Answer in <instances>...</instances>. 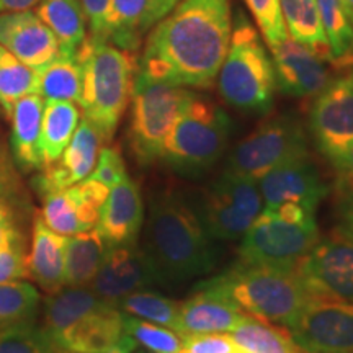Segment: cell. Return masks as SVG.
I'll list each match as a JSON object with an SVG mask.
<instances>
[{
	"label": "cell",
	"mask_w": 353,
	"mask_h": 353,
	"mask_svg": "<svg viewBox=\"0 0 353 353\" xmlns=\"http://www.w3.org/2000/svg\"><path fill=\"white\" fill-rule=\"evenodd\" d=\"M123 330L141 348L151 353H179L183 348L182 334L125 312H123Z\"/></svg>",
	"instance_id": "cell-35"
},
{
	"label": "cell",
	"mask_w": 353,
	"mask_h": 353,
	"mask_svg": "<svg viewBox=\"0 0 353 353\" xmlns=\"http://www.w3.org/2000/svg\"><path fill=\"white\" fill-rule=\"evenodd\" d=\"M41 218L46 226L61 236H74L77 232L87 231L83 228L81 216L74 205L68 190L51 192L43 195Z\"/></svg>",
	"instance_id": "cell-37"
},
{
	"label": "cell",
	"mask_w": 353,
	"mask_h": 353,
	"mask_svg": "<svg viewBox=\"0 0 353 353\" xmlns=\"http://www.w3.org/2000/svg\"><path fill=\"white\" fill-rule=\"evenodd\" d=\"M241 260L294 268L319 241L317 223L293 224L262 211L241 239Z\"/></svg>",
	"instance_id": "cell-11"
},
{
	"label": "cell",
	"mask_w": 353,
	"mask_h": 353,
	"mask_svg": "<svg viewBox=\"0 0 353 353\" xmlns=\"http://www.w3.org/2000/svg\"><path fill=\"white\" fill-rule=\"evenodd\" d=\"M38 290L23 280H8L0 283V329L20 322L37 321L39 311Z\"/></svg>",
	"instance_id": "cell-34"
},
{
	"label": "cell",
	"mask_w": 353,
	"mask_h": 353,
	"mask_svg": "<svg viewBox=\"0 0 353 353\" xmlns=\"http://www.w3.org/2000/svg\"><path fill=\"white\" fill-rule=\"evenodd\" d=\"M162 283L165 281L159 275L151 257L138 244L113 245L107 249L90 290L103 301L117 306L128 294Z\"/></svg>",
	"instance_id": "cell-13"
},
{
	"label": "cell",
	"mask_w": 353,
	"mask_h": 353,
	"mask_svg": "<svg viewBox=\"0 0 353 353\" xmlns=\"http://www.w3.org/2000/svg\"><path fill=\"white\" fill-rule=\"evenodd\" d=\"M87 19L88 38L108 43L110 0H81Z\"/></svg>",
	"instance_id": "cell-42"
},
{
	"label": "cell",
	"mask_w": 353,
	"mask_h": 353,
	"mask_svg": "<svg viewBox=\"0 0 353 353\" xmlns=\"http://www.w3.org/2000/svg\"><path fill=\"white\" fill-rule=\"evenodd\" d=\"M332 65L339 69L353 68V26L339 0H316Z\"/></svg>",
	"instance_id": "cell-30"
},
{
	"label": "cell",
	"mask_w": 353,
	"mask_h": 353,
	"mask_svg": "<svg viewBox=\"0 0 353 353\" xmlns=\"http://www.w3.org/2000/svg\"><path fill=\"white\" fill-rule=\"evenodd\" d=\"M37 70L21 63L10 51L0 46V108L10 118L15 103L23 97L37 94Z\"/></svg>",
	"instance_id": "cell-31"
},
{
	"label": "cell",
	"mask_w": 353,
	"mask_h": 353,
	"mask_svg": "<svg viewBox=\"0 0 353 353\" xmlns=\"http://www.w3.org/2000/svg\"><path fill=\"white\" fill-rule=\"evenodd\" d=\"M44 99L30 94L20 99L12 110L10 148L17 165L23 172L43 169L41 156V123Z\"/></svg>",
	"instance_id": "cell-23"
},
{
	"label": "cell",
	"mask_w": 353,
	"mask_h": 353,
	"mask_svg": "<svg viewBox=\"0 0 353 353\" xmlns=\"http://www.w3.org/2000/svg\"><path fill=\"white\" fill-rule=\"evenodd\" d=\"M335 232L353 241V192L339 195L337 228H335Z\"/></svg>",
	"instance_id": "cell-44"
},
{
	"label": "cell",
	"mask_w": 353,
	"mask_h": 353,
	"mask_svg": "<svg viewBox=\"0 0 353 353\" xmlns=\"http://www.w3.org/2000/svg\"><path fill=\"white\" fill-rule=\"evenodd\" d=\"M339 2H341V6L343 7V10H345L348 20H350L353 26V0H339Z\"/></svg>",
	"instance_id": "cell-49"
},
{
	"label": "cell",
	"mask_w": 353,
	"mask_h": 353,
	"mask_svg": "<svg viewBox=\"0 0 353 353\" xmlns=\"http://www.w3.org/2000/svg\"><path fill=\"white\" fill-rule=\"evenodd\" d=\"M337 182H335V190L337 193H347V192H353V149L352 152L348 154V157L345 159V162L339 167L337 170Z\"/></svg>",
	"instance_id": "cell-46"
},
{
	"label": "cell",
	"mask_w": 353,
	"mask_h": 353,
	"mask_svg": "<svg viewBox=\"0 0 353 353\" xmlns=\"http://www.w3.org/2000/svg\"><path fill=\"white\" fill-rule=\"evenodd\" d=\"M231 33V0H179L145 34L138 70L170 85L210 88Z\"/></svg>",
	"instance_id": "cell-1"
},
{
	"label": "cell",
	"mask_w": 353,
	"mask_h": 353,
	"mask_svg": "<svg viewBox=\"0 0 353 353\" xmlns=\"http://www.w3.org/2000/svg\"><path fill=\"white\" fill-rule=\"evenodd\" d=\"M144 250L165 283L203 276L218 263V252L200 214L175 190L152 198Z\"/></svg>",
	"instance_id": "cell-2"
},
{
	"label": "cell",
	"mask_w": 353,
	"mask_h": 353,
	"mask_svg": "<svg viewBox=\"0 0 353 353\" xmlns=\"http://www.w3.org/2000/svg\"><path fill=\"white\" fill-rule=\"evenodd\" d=\"M0 46L38 70L59 54L54 33L34 10L0 13Z\"/></svg>",
	"instance_id": "cell-18"
},
{
	"label": "cell",
	"mask_w": 353,
	"mask_h": 353,
	"mask_svg": "<svg viewBox=\"0 0 353 353\" xmlns=\"http://www.w3.org/2000/svg\"><path fill=\"white\" fill-rule=\"evenodd\" d=\"M144 223V203L138 183L126 176L110 190L97 231L108 247L138 244Z\"/></svg>",
	"instance_id": "cell-20"
},
{
	"label": "cell",
	"mask_w": 353,
	"mask_h": 353,
	"mask_svg": "<svg viewBox=\"0 0 353 353\" xmlns=\"http://www.w3.org/2000/svg\"><path fill=\"white\" fill-rule=\"evenodd\" d=\"M88 176L112 190L114 185H118L128 176L121 152L114 148H108V145L107 148H101L99 159H97L95 169L92 170V174Z\"/></svg>",
	"instance_id": "cell-41"
},
{
	"label": "cell",
	"mask_w": 353,
	"mask_h": 353,
	"mask_svg": "<svg viewBox=\"0 0 353 353\" xmlns=\"http://www.w3.org/2000/svg\"><path fill=\"white\" fill-rule=\"evenodd\" d=\"M34 13L54 33L59 52L77 54L88 37L81 0H41Z\"/></svg>",
	"instance_id": "cell-25"
},
{
	"label": "cell",
	"mask_w": 353,
	"mask_h": 353,
	"mask_svg": "<svg viewBox=\"0 0 353 353\" xmlns=\"http://www.w3.org/2000/svg\"><path fill=\"white\" fill-rule=\"evenodd\" d=\"M82 64L81 108L83 118L100 131L105 143L113 138L131 100L138 59L134 52L87 37L79 50Z\"/></svg>",
	"instance_id": "cell-4"
},
{
	"label": "cell",
	"mask_w": 353,
	"mask_h": 353,
	"mask_svg": "<svg viewBox=\"0 0 353 353\" xmlns=\"http://www.w3.org/2000/svg\"><path fill=\"white\" fill-rule=\"evenodd\" d=\"M117 307L125 314L164 325V327L180 334V303L164 296V294L152 293L148 290L134 291V293L121 298L117 303Z\"/></svg>",
	"instance_id": "cell-33"
},
{
	"label": "cell",
	"mask_w": 353,
	"mask_h": 353,
	"mask_svg": "<svg viewBox=\"0 0 353 353\" xmlns=\"http://www.w3.org/2000/svg\"><path fill=\"white\" fill-rule=\"evenodd\" d=\"M309 131L317 151L337 170L353 149V69L330 79L316 95Z\"/></svg>",
	"instance_id": "cell-10"
},
{
	"label": "cell",
	"mask_w": 353,
	"mask_h": 353,
	"mask_svg": "<svg viewBox=\"0 0 353 353\" xmlns=\"http://www.w3.org/2000/svg\"><path fill=\"white\" fill-rule=\"evenodd\" d=\"M257 183L263 198V210L294 203L317 211L329 192L309 156L276 167L257 180Z\"/></svg>",
	"instance_id": "cell-15"
},
{
	"label": "cell",
	"mask_w": 353,
	"mask_h": 353,
	"mask_svg": "<svg viewBox=\"0 0 353 353\" xmlns=\"http://www.w3.org/2000/svg\"><path fill=\"white\" fill-rule=\"evenodd\" d=\"M245 3L268 48L288 38L280 0H245Z\"/></svg>",
	"instance_id": "cell-39"
},
{
	"label": "cell",
	"mask_w": 353,
	"mask_h": 353,
	"mask_svg": "<svg viewBox=\"0 0 353 353\" xmlns=\"http://www.w3.org/2000/svg\"><path fill=\"white\" fill-rule=\"evenodd\" d=\"M185 353H252L228 334L183 335Z\"/></svg>",
	"instance_id": "cell-40"
},
{
	"label": "cell",
	"mask_w": 353,
	"mask_h": 353,
	"mask_svg": "<svg viewBox=\"0 0 353 353\" xmlns=\"http://www.w3.org/2000/svg\"><path fill=\"white\" fill-rule=\"evenodd\" d=\"M138 347H139L138 343L132 341L130 335L125 334V335H123L121 341L117 343V345L112 347V348H108V350H105V352H101V353H134L136 348H138Z\"/></svg>",
	"instance_id": "cell-48"
},
{
	"label": "cell",
	"mask_w": 353,
	"mask_h": 353,
	"mask_svg": "<svg viewBox=\"0 0 353 353\" xmlns=\"http://www.w3.org/2000/svg\"><path fill=\"white\" fill-rule=\"evenodd\" d=\"M262 211L257 180L224 172L203 192L198 214L211 239L237 241Z\"/></svg>",
	"instance_id": "cell-9"
},
{
	"label": "cell",
	"mask_w": 353,
	"mask_h": 353,
	"mask_svg": "<svg viewBox=\"0 0 353 353\" xmlns=\"http://www.w3.org/2000/svg\"><path fill=\"white\" fill-rule=\"evenodd\" d=\"M249 317L229 299L211 291L195 290L187 301L180 303V334H231Z\"/></svg>",
	"instance_id": "cell-22"
},
{
	"label": "cell",
	"mask_w": 353,
	"mask_h": 353,
	"mask_svg": "<svg viewBox=\"0 0 353 353\" xmlns=\"http://www.w3.org/2000/svg\"><path fill=\"white\" fill-rule=\"evenodd\" d=\"M38 90L44 100H63L81 103L82 64L79 54L59 52L51 63L37 70Z\"/></svg>",
	"instance_id": "cell-29"
},
{
	"label": "cell",
	"mask_w": 353,
	"mask_h": 353,
	"mask_svg": "<svg viewBox=\"0 0 353 353\" xmlns=\"http://www.w3.org/2000/svg\"><path fill=\"white\" fill-rule=\"evenodd\" d=\"M41 0H0V13L32 10Z\"/></svg>",
	"instance_id": "cell-47"
},
{
	"label": "cell",
	"mask_w": 353,
	"mask_h": 353,
	"mask_svg": "<svg viewBox=\"0 0 353 353\" xmlns=\"http://www.w3.org/2000/svg\"><path fill=\"white\" fill-rule=\"evenodd\" d=\"M195 290L219 294L245 314L283 327L299 314L314 293L298 267L278 268L244 260L210 280L200 281Z\"/></svg>",
	"instance_id": "cell-3"
},
{
	"label": "cell",
	"mask_w": 353,
	"mask_h": 353,
	"mask_svg": "<svg viewBox=\"0 0 353 353\" xmlns=\"http://www.w3.org/2000/svg\"><path fill=\"white\" fill-rule=\"evenodd\" d=\"M26 273L28 267H26L23 247H12L0 252V283L8 280H20Z\"/></svg>",
	"instance_id": "cell-43"
},
{
	"label": "cell",
	"mask_w": 353,
	"mask_h": 353,
	"mask_svg": "<svg viewBox=\"0 0 353 353\" xmlns=\"http://www.w3.org/2000/svg\"><path fill=\"white\" fill-rule=\"evenodd\" d=\"M79 123H81V112H79L77 103L63 100H44L41 123L43 169L59 161L64 149L72 139Z\"/></svg>",
	"instance_id": "cell-27"
},
{
	"label": "cell",
	"mask_w": 353,
	"mask_h": 353,
	"mask_svg": "<svg viewBox=\"0 0 353 353\" xmlns=\"http://www.w3.org/2000/svg\"><path fill=\"white\" fill-rule=\"evenodd\" d=\"M179 353H185V352H179Z\"/></svg>",
	"instance_id": "cell-50"
},
{
	"label": "cell",
	"mask_w": 353,
	"mask_h": 353,
	"mask_svg": "<svg viewBox=\"0 0 353 353\" xmlns=\"http://www.w3.org/2000/svg\"><path fill=\"white\" fill-rule=\"evenodd\" d=\"M65 190H68L74 205H76L83 228L87 231L94 229L97 223H99L100 211L103 208L105 201H107L110 188L105 187L103 183L90 179V176H87L85 180H82V182L72 185V187Z\"/></svg>",
	"instance_id": "cell-38"
},
{
	"label": "cell",
	"mask_w": 353,
	"mask_h": 353,
	"mask_svg": "<svg viewBox=\"0 0 353 353\" xmlns=\"http://www.w3.org/2000/svg\"><path fill=\"white\" fill-rule=\"evenodd\" d=\"M190 95L192 90L185 87L154 81L136 70L128 138L141 165L161 161L165 141Z\"/></svg>",
	"instance_id": "cell-7"
},
{
	"label": "cell",
	"mask_w": 353,
	"mask_h": 353,
	"mask_svg": "<svg viewBox=\"0 0 353 353\" xmlns=\"http://www.w3.org/2000/svg\"><path fill=\"white\" fill-rule=\"evenodd\" d=\"M218 88L226 103L244 113H268L275 100L272 56L257 28L241 10L232 19L231 41L218 74Z\"/></svg>",
	"instance_id": "cell-5"
},
{
	"label": "cell",
	"mask_w": 353,
	"mask_h": 353,
	"mask_svg": "<svg viewBox=\"0 0 353 353\" xmlns=\"http://www.w3.org/2000/svg\"><path fill=\"white\" fill-rule=\"evenodd\" d=\"M231 130V120L218 105L192 92L165 141L161 161L180 175H200L226 151Z\"/></svg>",
	"instance_id": "cell-6"
},
{
	"label": "cell",
	"mask_w": 353,
	"mask_h": 353,
	"mask_svg": "<svg viewBox=\"0 0 353 353\" xmlns=\"http://www.w3.org/2000/svg\"><path fill=\"white\" fill-rule=\"evenodd\" d=\"M123 335V311L103 303L56 335L52 345L57 353H101L117 345Z\"/></svg>",
	"instance_id": "cell-19"
},
{
	"label": "cell",
	"mask_w": 353,
	"mask_h": 353,
	"mask_svg": "<svg viewBox=\"0 0 353 353\" xmlns=\"http://www.w3.org/2000/svg\"><path fill=\"white\" fill-rule=\"evenodd\" d=\"M304 353H307V352H304Z\"/></svg>",
	"instance_id": "cell-51"
},
{
	"label": "cell",
	"mask_w": 353,
	"mask_h": 353,
	"mask_svg": "<svg viewBox=\"0 0 353 353\" xmlns=\"http://www.w3.org/2000/svg\"><path fill=\"white\" fill-rule=\"evenodd\" d=\"M306 156H309L307 138L301 120L291 113H283L260 123L249 136L239 141L224 172L260 180L276 167Z\"/></svg>",
	"instance_id": "cell-8"
},
{
	"label": "cell",
	"mask_w": 353,
	"mask_h": 353,
	"mask_svg": "<svg viewBox=\"0 0 353 353\" xmlns=\"http://www.w3.org/2000/svg\"><path fill=\"white\" fill-rule=\"evenodd\" d=\"M270 51L276 88L283 95L293 99L316 97L332 79L325 61L293 38L288 37Z\"/></svg>",
	"instance_id": "cell-16"
},
{
	"label": "cell",
	"mask_w": 353,
	"mask_h": 353,
	"mask_svg": "<svg viewBox=\"0 0 353 353\" xmlns=\"http://www.w3.org/2000/svg\"><path fill=\"white\" fill-rule=\"evenodd\" d=\"M65 239L68 237L48 228L41 216L34 218L26 267L39 288L50 294L65 286Z\"/></svg>",
	"instance_id": "cell-24"
},
{
	"label": "cell",
	"mask_w": 353,
	"mask_h": 353,
	"mask_svg": "<svg viewBox=\"0 0 353 353\" xmlns=\"http://www.w3.org/2000/svg\"><path fill=\"white\" fill-rule=\"evenodd\" d=\"M288 37L304 44L325 63H332L316 0H280Z\"/></svg>",
	"instance_id": "cell-28"
},
{
	"label": "cell",
	"mask_w": 353,
	"mask_h": 353,
	"mask_svg": "<svg viewBox=\"0 0 353 353\" xmlns=\"http://www.w3.org/2000/svg\"><path fill=\"white\" fill-rule=\"evenodd\" d=\"M0 353H57L43 324L20 322L0 329Z\"/></svg>",
	"instance_id": "cell-36"
},
{
	"label": "cell",
	"mask_w": 353,
	"mask_h": 353,
	"mask_svg": "<svg viewBox=\"0 0 353 353\" xmlns=\"http://www.w3.org/2000/svg\"><path fill=\"white\" fill-rule=\"evenodd\" d=\"M232 339L252 353H304L286 329L250 316L234 332Z\"/></svg>",
	"instance_id": "cell-32"
},
{
	"label": "cell",
	"mask_w": 353,
	"mask_h": 353,
	"mask_svg": "<svg viewBox=\"0 0 353 353\" xmlns=\"http://www.w3.org/2000/svg\"><path fill=\"white\" fill-rule=\"evenodd\" d=\"M103 143L100 131L83 118L59 161L43 169L41 174L34 179V185L41 196L46 193L65 190L85 180L95 169Z\"/></svg>",
	"instance_id": "cell-17"
},
{
	"label": "cell",
	"mask_w": 353,
	"mask_h": 353,
	"mask_svg": "<svg viewBox=\"0 0 353 353\" xmlns=\"http://www.w3.org/2000/svg\"><path fill=\"white\" fill-rule=\"evenodd\" d=\"M179 0H110L108 43L136 52L149 30L165 17Z\"/></svg>",
	"instance_id": "cell-21"
},
{
	"label": "cell",
	"mask_w": 353,
	"mask_h": 353,
	"mask_svg": "<svg viewBox=\"0 0 353 353\" xmlns=\"http://www.w3.org/2000/svg\"><path fill=\"white\" fill-rule=\"evenodd\" d=\"M285 329L307 353H353V303L314 291Z\"/></svg>",
	"instance_id": "cell-12"
},
{
	"label": "cell",
	"mask_w": 353,
	"mask_h": 353,
	"mask_svg": "<svg viewBox=\"0 0 353 353\" xmlns=\"http://www.w3.org/2000/svg\"><path fill=\"white\" fill-rule=\"evenodd\" d=\"M107 242L97 231L77 232L65 239V286H88L99 273L105 254Z\"/></svg>",
	"instance_id": "cell-26"
},
{
	"label": "cell",
	"mask_w": 353,
	"mask_h": 353,
	"mask_svg": "<svg viewBox=\"0 0 353 353\" xmlns=\"http://www.w3.org/2000/svg\"><path fill=\"white\" fill-rule=\"evenodd\" d=\"M12 247H23V241L13 226L7 206L0 201V252Z\"/></svg>",
	"instance_id": "cell-45"
},
{
	"label": "cell",
	"mask_w": 353,
	"mask_h": 353,
	"mask_svg": "<svg viewBox=\"0 0 353 353\" xmlns=\"http://www.w3.org/2000/svg\"><path fill=\"white\" fill-rule=\"evenodd\" d=\"M298 268L317 293L353 303V241L335 231L319 237Z\"/></svg>",
	"instance_id": "cell-14"
}]
</instances>
